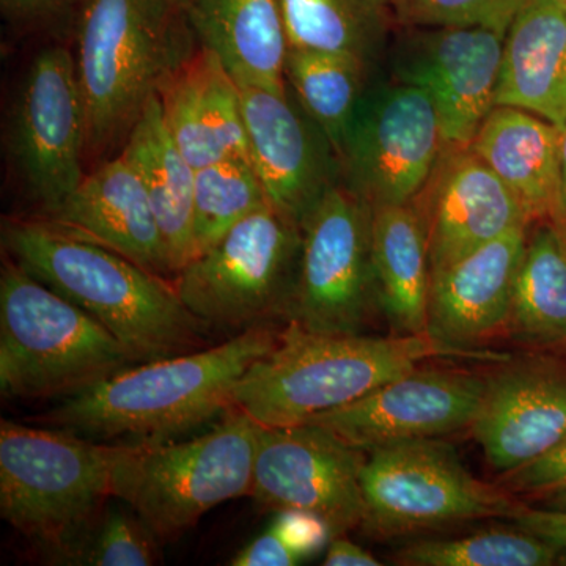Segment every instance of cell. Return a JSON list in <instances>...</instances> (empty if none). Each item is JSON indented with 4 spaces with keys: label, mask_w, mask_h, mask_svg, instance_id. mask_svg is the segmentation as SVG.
I'll list each match as a JSON object with an SVG mask.
<instances>
[{
    "label": "cell",
    "mask_w": 566,
    "mask_h": 566,
    "mask_svg": "<svg viewBox=\"0 0 566 566\" xmlns=\"http://www.w3.org/2000/svg\"><path fill=\"white\" fill-rule=\"evenodd\" d=\"M3 245L36 281L102 323L139 364L202 344L205 324L186 308L174 283L106 245L48 219L7 223Z\"/></svg>",
    "instance_id": "1"
},
{
    "label": "cell",
    "mask_w": 566,
    "mask_h": 566,
    "mask_svg": "<svg viewBox=\"0 0 566 566\" xmlns=\"http://www.w3.org/2000/svg\"><path fill=\"white\" fill-rule=\"evenodd\" d=\"M436 357L506 360L502 354L455 348L428 334H319L292 322L274 348L241 376L233 390V408L262 427L303 424Z\"/></svg>",
    "instance_id": "2"
},
{
    "label": "cell",
    "mask_w": 566,
    "mask_h": 566,
    "mask_svg": "<svg viewBox=\"0 0 566 566\" xmlns=\"http://www.w3.org/2000/svg\"><path fill=\"white\" fill-rule=\"evenodd\" d=\"M277 338L268 327L253 326L212 348L133 365L66 397L43 420L96 439L172 441L233 408L241 376Z\"/></svg>",
    "instance_id": "3"
},
{
    "label": "cell",
    "mask_w": 566,
    "mask_h": 566,
    "mask_svg": "<svg viewBox=\"0 0 566 566\" xmlns=\"http://www.w3.org/2000/svg\"><path fill=\"white\" fill-rule=\"evenodd\" d=\"M185 11L167 0H84L76 62L87 155L125 140L151 96L192 54Z\"/></svg>",
    "instance_id": "4"
},
{
    "label": "cell",
    "mask_w": 566,
    "mask_h": 566,
    "mask_svg": "<svg viewBox=\"0 0 566 566\" xmlns=\"http://www.w3.org/2000/svg\"><path fill=\"white\" fill-rule=\"evenodd\" d=\"M139 364L91 314L14 260L0 277V392L71 397Z\"/></svg>",
    "instance_id": "5"
},
{
    "label": "cell",
    "mask_w": 566,
    "mask_h": 566,
    "mask_svg": "<svg viewBox=\"0 0 566 566\" xmlns=\"http://www.w3.org/2000/svg\"><path fill=\"white\" fill-rule=\"evenodd\" d=\"M123 449L2 420L0 515L61 564L106 509Z\"/></svg>",
    "instance_id": "6"
},
{
    "label": "cell",
    "mask_w": 566,
    "mask_h": 566,
    "mask_svg": "<svg viewBox=\"0 0 566 566\" xmlns=\"http://www.w3.org/2000/svg\"><path fill=\"white\" fill-rule=\"evenodd\" d=\"M233 409L197 438L125 446L112 474V497L170 542L214 506L251 495L260 424Z\"/></svg>",
    "instance_id": "7"
},
{
    "label": "cell",
    "mask_w": 566,
    "mask_h": 566,
    "mask_svg": "<svg viewBox=\"0 0 566 566\" xmlns=\"http://www.w3.org/2000/svg\"><path fill=\"white\" fill-rule=\"evenodd\" d=\"M303 229L275 208L253 212L186 264L174 286L205 326L249 329L289 316Z\"/></svg>",
    "instance_id": "8"
},
{
    "label": "cell",
    "mask_w": 566,
    "mask_h": 566,
    "mask_svg": "<svg viewBox=\"0 0 566 566\" xmlns=\"http://www.w3.org/2000/svg\"><path fill=\"white\" fill-rule=\"evenodd\" d=\"M364 526L397 536L482 520L515 517L521 506L505 490L472 475L452 446L436 438L370 450L363 476Z\"/></svg>",
    "instance_id": "9"
},
{
    "label": "cell",
    "mask_w": 566,
    "mask_h": 566,
    "mask_svg": "<svg viewBox=\"0 0 566 566\" xmlns=\"http://www.w3.org/2000/svg\"><path fill=\"white\" fill-rule=\"evenodd\" d=\"M301 229L289 318L311 333L360 334L376 297L370 205L337 182Z\"/></svg>",
    "instance_id": "10"
},
{
    "label": "cell",
    "mask_w": 566,
    "mask_h": 566,
    "mask_svg": "<svg viewBox=\"0 0 566 566\" xmlns=\"http://www.w3.org/2000/svg\"><path fill=\"white\" fill-rule=\"evenodd\" d=\"M88 126L74 54L51 46L33 59L11 111V159L46 218L85 178Z\"/></svg>",
    "instance_id": "11"
},
{
    "label": "cell",
    "mask_w": 566,
    "mask_h": 566,
    "mask_svg": "<svg viewBox=\"0 0 566 566\" xmlns=\"http://www.w3.org/2000/svg\"><path fill=\"white\" fill-rule=\"evenodd\" d=\"M442 150L433 99L398 82L364 95L338 163L346 188L378 208L411 203L427 188Z\"/></svg>",
    "instance_id": "12"
},
{
    "label": "cell",
    "mask_w": 566,
    "mask_h": 566,
    "mask_svg": "<svg viewBox=\"0 0 566 566\" xmlns=\"http://www.w3.org/2000/svg\"><path fill=\"white\" fill-rule=\"evenodd\" d=\"M364 450L318 424L259 428L251 497L283 512L301 510L342 535L364 523Z\"/></svg>",
    "instance_id": "13"
},
{
    "label": "cell",
    "mask_w": 566,
    "mask_h": 566,
    "mask_svg": "<svg viewBox=\"0 0 566 566\" xmlns=\"http://www.w3.org/2000/svg\"><path fill=\"white\" fill-rule=\"evenodd\" d=\"M505 35L488 28H416L406 40L398 77L433 99L444 150H468L493 109Z\"/></svg>",
    "instance_id": "14"
},
{
    "label": "cell",
    "mask_w": 566,
    "mask_h": 566,
    "mask_svg": "<svg viewBox=\"0 0 566 566\" xmlns=\"http://www.w3.org/2000/svg\"><path fill=\"white\" fill-rule=\"evenodd\" d=\"M486 382L463 371L417 368L305 423L318 424L363 450L438 438L472 427Z\"/></svg>",
    "instance_id": "15"
},
{
    "label": "cell",
    "mask_w": 566,
    "mask_h": 566,
    "mask_svg": "<svg viewBox=\"0 0 566 566\" xmlns=\"http://www.w3.org/2000/svg\"><path fill=\"white\" fill-rule=\"evenodd\" d=\"M238 87L252 164L271 207L303 227L324 193L337 185L340 163L333 145L296 96Z\"/></svg>",
    "instance_id": "16"
},
{
    "label": "cell",
    "mask_w": 566,
    "mask_h": 566,
    "mask_svg": "<svg viewBox=\"0 0 566 566\" xmlns=\"http://www.w3.org/2000/svg\"><path fill=\"white\" fill-rule=\"evenodd\" d=\"M442 151L422 218L431 273L531 223L515 193L479 156L469 148Z\"/></svg>",
    "instance_id": "17"
},
{
    "label": "cell",
    "mask_w": 566,
    "mask_h": 566,
    "mask_svg": "<svg viewBox=\"0 0 566 566\" xmlns=\"http://www.w3.org/2000/svg\"><path fill=\"white\" fill-rule=\"evenodd\" d=\"M527 227L495 238L431 273L427 334L449 346L480 349L512 314Z\"/></svg>",
    "instance_id": "18"
},
{
    "label": "cell",
    "mask_w": 566,
    "mask_h": 566,
    "mask_svg": "<svg viewBox=\"0 0 566 566\" xmlns=\"http://www.w3.org/2000/svg\"><path fill=\"white\" fill-rule=\"evenodd\" d=\"M472 430L497 471L515 472L566 438V374L520 367L486 382Z\"/></svg>",
    "instance_id": "19"
},
{
    "label": "cell",
    "mask_w": 566,
    "mask_h": 566,
    "mask_svg": "<svg viewBox=\"0 0 566 566\" xmlns=\"http://www.w3.org/2000/svg\"><path fill=\"white\" fill-rule=\"evenodd\" d=\"M48 221L106 245L151 273L172 274L150 197L122 153L85 175L80 188Z\"/></svg>",
    "instance_id": "20"
},
{
    "label": "cell",
    "mask_w": 566,
    "mask_h": 566,
    "mask_svg": "<svg viewBox=\"0 0 566 566\" xmlns=\"http://www.w3.org/2000/svg\"><path fill=\"white\" fill-rule=\"evenodd\" d=\"M158 96L167 129L193 169L251 159L240 87L211 51H193Z\"/></svg>",
    "instance_id": "21"
},
{
    "label": "cell",
    "mask_w": 566,
    "mask_h": 566,
    "mask_svg": "<svg viewBox=\"0 0 566 566\" xmlns=\"http://www.w3.org/2000/svg\"><path fill=\"white\" fill-rule=\"evenodd\" d=\"M469 150L515 193L528 221L564 222L560 128L532 112L494 106Z\"/></svg>",
    "instance_id": "22"
},
{
    "label": "cell",
    "mask_w": 566,
    "mask_h": 566,
    "mask_svg": "<svg viewBox=\"0 0 566 566\" xmlns=\"http://www.w3.org/2000/svg\"><path fill=\"white\" fill-rule=\"evenodd\" d=\"M494 106L566 126V2L527 0L510 24Z\"/></svg>",
    "instance_id": "23"
},
{
    "label": "cell",
    "mask_w": 566,
    "mask_h": 566,
    "mask_svg": "<svg viewBox=\"0 0 566 566\" xmlns=\"http://www.w3.org/2000/svg\"><path fill=\"white\" fill-rule=\"evenodd\" d=\"M186 21L238 85L286 93V39L279 0H186Z\"/></svg>",
    "instance_id": "24"
},
{
    "label": "cell",
    "mask_w": 566,
    "mask_h": 566,
    "mask_svg": "<svg viewBox=\"0 0 566 566\" xmlns=\"http://www.w3.org/2000/svg\"><path fill=\"white\" fill-rule=\"evenodd\" d=\"M150 197L169 253L172 274L193 255V192L196 169L185 158L164 122L159 96H151L122 150Z\"/></svg>",
    "instance_id": "25"
},
{
    "label": "cell",
    "mask_w": 566,
    "mask_h": 566,
    "mask_svg": "<svg viewBox=\"0 0 566 566\" xmlns=\"http://www.w3.org/2000/svg\"><path fill=\"white\" fill-rule=\"evenodd\" d=\"M376 300L398 334H427L430 255L422 216L411 203L371 208Z\"/></svg>",
    "instance_id": "26"
},
{
    "label": "cell",
    "mask_w": 566,
    "mask_h": 566,
    "mask_svg": "<svg viewBox=\"0 0 566 566\" xmlns=\"http://www.w3.org/2000/svg\"><path fill=\"white\" fill-rule=\"evenodd\" d=\"M510 326L521 340L566 344V223L543 221L527 238Z\"/></svg>",
    "instance_id": "27"
},
{
    "label": "cell",
    "mask_w": 566,
    "mask_h": 566,
    "mask_svg": "<svg viewBox=\"0 0 566 566\" xmlns=\"http://www.w3.org/2000/svg\"><path fill=\"white\" fill-rule=\"evenodd\" d=\"M290 48L368 62L394 20L390 0H279Z\"/></svg>",
    "instance_id": "28"
},
{
    "label": "cell",
    "mask_w": 566,
    "mask_h": 566,
    "mask_svg": "<svg viewBox=\"0 0 566 566\" xmlns=\"http://www.w3.org/2000/svg\"><path fill=\"white\" fill-rule=\"evenodd\" d=\"M367 62L348 54L290 48L286 82L294 96L340 156L363 102Z\"/></svg>",
    "instance_id": "29"
},
{
    "label": "cell",
    "mask_w": 566,
    "mask_h": 566,
    "mask_svg": "<svg viewBox=\"0 0 566 566\" xmlns=\"http://www.w3.org/2000/svg\"><path fill=\"white\" fill-rule=\"evenodd\" d=\"M266 207H271L270 199L251 159H226L196 170L192 259Z\"/></svg>",
    "instance_id": "30"
},
{
    "label": "cell",
    "mask_w": 566,
    "mask_h": 566,
    "mask_svg": "<svg viewBox=\"0 0 566 566\" xmlns=\"http://www.w3.org/2000/svg\"><path fill=\"white\" fill-rule=\"evenodd\" d=\"M564 551L526 531H488L455 539H423L395 556L411 566H549Z\"/></svg>",
    "instance_id": "31"
},
{
    "label": "cell",
    "mask_w": 566,
    "mask_h": 566,
    "mask_svg": "<svg viewBox=\"0 0 566 566\" xmlns=\"http://www.w3.org/2000/svg\"><path fill=\"white\" fill-rule=\"evenodd\" d=\"M129 509V506H128ZM151 528L133 509L107 506L91 531L62 558L65 565L150 566L158 564Z\"/></svg>",
    "instance_id": "32"
},
{
    "label": "cell",
    "mask_w": 566,
    "mask_h": 566,
    "mask_svg": "<svg viewBox=\"0 0 566 566\" xmlns=\"http://www.w3.org/2000/svg\"><path fill=\"white\" fill-rule=\"evenodd\" d=\"M527 0H390L406 28H488L509 32Z\"/></svg>",
    "instance_id": "33"
},
{
    "label": "cell",
    "mask_w": 566,
    "mask_h": 566,
    "mask_svg": "<svg viewBox=\"0 0 566 566\" xmlns=\"http://www.w3.org/2000/svg\"><path fill=\"white\" fill-rule=\"evenodd\" d=\"M506 483L512 490L535 494L566 485V438L546 455L510 472Z\"/></svg>",
    "instance_id": "34"
},
{
    "label": "cell",
    "mask_w": 566,
    "mask_h": 566,
    "mask_svg": "<svg viewBox=\"0 0 566 566\" xmlns=\"http://www.w3.org/2000/svg\"><path fill=\"white\" fill-rule=\"evenodd\" d=\"M300 551L282 535L277 527L271 526L263 535L256 536L230 562L233 566H293L303 560Z\"/></svg>",
    "instance_id": "35"
},
{
    "label": "cell",
    "mask_w": 566,
    "mask_h": 566,
    "mask_svg": "<svg viewBox=\"0 0 566 566\" xmlns=\"http://www.w3.org/2000/svg\"><path fill=\"white\" fill-rule=\"evenodd\" d=\"M274 526L292 543L294 549L300 551L304 558L318 553L326 545L329 535H333L329 527L318 516L301 512V510L279 512Z\"/></svg>",
    "instance_id": "36"
},
{
    "label": "cell",
    "mask_w": 566,
    "mask_h": 566,
    "mask_svg": "<svg viewBox=\"0 0 566 566\" xmlns=\"http://www.w3.org/2000/svg\"><path fill=\"white\" fill-rule=\"evenodd\" d=\"M84 0H0L3 17L24 25L50 24L80 13Z\"/></svg>",
    "instance_id": "37"
},
{
    "label": "cell",
    "mask_w": 566,
    "mask_h": 566,
    "mask_svg": "<svg viewBox=\"0 0 566 566\" xmlns=\"http://www.w3.org/2000/svg\"><path fill=\"white\" fill-rule=\"evenodd\" d=\"M513 520L517 528L545 539L557 549L566 551V510L521 509Z\"/></svg>",
    "instance_id": "38"
},
{
    "label": "cell",
    "mask_w": 566,
    "mask_h": 566,
    "mask_svg": "<svg viewBox=\"0 0 566 566\" xmlns=\"http://www.w3.org/2000/svg\"><path fill=\"white\" fill-rule=\"evenodd\" d=\"M324 566H378V560L363 547L346 538L333 539L327 549L326 557L323 562Z\"/></svg>",
    "instance_id": "39"
},
{
    "label": "cell",
    "mask_w": 566,
    "mask_h": 566,
    "mask_svg": "<svg viewBox=\"0 0 566 566\" xmlns=\"http://www.w3.org/2000/svg\"><path fill=\"white\" fill-rule=\"evenodd\" d=\"M539 495L545 497L547 509L566 510V485Z\"/></svg>",
    "instance_id": "40"
},
{
    "label": "cell",
    "mask_w": 566,
    "mask_h": 566,
    "mask_svg": "<svg viewBox=\"0 0 566 566\" xmlns=\"http://www.w3.org/2000/svg\"><path fill=\"white\" fill-rule=\"evenodd\" d=\"M562 170H564V222L566 223V126L562 132Z\"/></svg>",
    "instance_id": "41"
},
{
    "label": "cell",
    "mask_w": 566,
    "mask_h": 566,
    "mask_svg": "<svg viewBox=\"0 0 566 566\" xmlns=\"http://www.w3.org/2000/svg\"><path fill=\"white\" fill-rule=\"evenodd\" d=\"M167 2L172 3V6L178 7V9L182 10V6H185L186 0H167Z\"/></svg>",
    "instance_id": "42"
},
{
    "label": "cell",
    "mask_w": 566,
    "mask_h": 566,
    "mask_svg": "<svg viewBox=\"0 0 566 566\" xmlns=\"http://www.w3.org/2000/svg\"><path fill=\"white\" fill-rule=\"evenodd\" d=\"M565 2H566V0H565Z\"/></svg>",
    "instance_id": "43"
}]
</instances>
